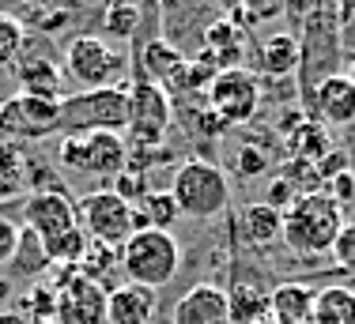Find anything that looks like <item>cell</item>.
<instances>
[{
	"label": "cell",
	"mask_w": 355,
	"mask_h": 324,
	"mask_svg": "<svg viewBox=\"0 0 355 324\" xmlns=\"http://www.w3.org/2000/svg\"><path fill=\"white\" fill-rule=\"evenodd\" d=\"M344 226V208L333 204L325 192H302L291 208L284 211V242L287 249L302 257H321L333 253V242Z\"/></svg>",
	"instance_id": "cell-1"
},
{
	"label": "cell",
	"mask_w": 355,
	"mask_h": 324,
	"mask_svg": "<svg viewBox=\"0 0 355 324\" xmlns=\"http://www.w3.org/2000/svg\"><path fill=\"white\" fill-rule=\"evenodd\" d=\"M171 196L178 204V211L189 219H216L227 211L231 204V185L227 174L208 159H189L174 170L171 177Z\"/></svg>",
	"instance_id": "cell-2"
},
{
	"label": "cell",
	"mask_w": 355,
	"mask_h": 324,
	"mask_svg": "<svg viewBox=\"0 0 355 324\" xmlns=\"http://www.w3.org/2000/svg\"><path fill=\"white\" fill-rule=\"evenodd\" d=\"M178 268H182V245L166 230H137L121 245V271L129 276V283L159 291L178 276Z\"/></svg>",
	"instance_id": "cell-3"
},
{
	"label": "cell",
	"mask_w": 355,
	"mask_h": 324,
	"mask_svg": "<svg viewBox=\"0 0 355 324\" xmlns=\"http://www.w3.org/2000/svg\"><path fill=\"white\" fill-rule=\"evenodd\" d=\"M64 75L80 91H98V87H121L125 72H129V57L114 49L110 42L95 34H76L64 46Z\"/></svg>",
	"instance_id": "cell-4"
},
{
	"label": "cell",
	"mask_w": 355,
	"mask_h": 324,
	"mask_svg": "<svg viewBox=\"0 0 355 324\" xmlns=\"http://www.w3.org/2000/svg\"><path fill=\"white\" fill-rule=\"evenodd\" d=\"M125 125H129V83L76 91L61 98V132H125Z\"/></svg>",
	"instance_id": "cell-5"
},
{
	"label": "cell",
	"mask_w": 355,
	"mask_h": 324,
	"mask_svg": "<svg viewBox=\"0 0 355 324\" xmlns=\"http://www.w3.org/2000/svg\"><path fill=\"white\" fill-rule=\"evenodd\" d=\"M57 162L76 174L114 181L129 166V143L121 132H64V140L57 143Z\"/></svg>",
	"instance_id": "cell-6"
},
{
	"label": "cell",
	"mask_w": 355,
	"mask_h": 324,
	"mask_svg": "<svg viewBox=\"0 0 355 324\" xmlns=\"http://www.w3.org/2000/svg\"><path fill=\"white\" fill-rule=\"evenodd\" d=\"M76 223H80V230L91 242L121 249L137 234V208L125 204L114 189H98V192H87L76 204Z\"/></svg>",
	"instance_id": "cell-7"
},
{
	"label": "cell",
	"mask_w": 355,
	"mask_h": 324,
	"mask_svg": "<svg viewBox=\"0 0 355 324\" xmlns=\"http://www.w3.org/2000/svg\"><path fill=\"white\" fill-rule=\"evenodd\" d=\"M171 117H174L171 95L159 83L137 75L129 83V125H125L129 140L140 143V147H159L166 129H171Z\"/></svg>",
	"instance_id": "cell-8"
},
{
	"label": "cell",
	"mask_w": 355,
	"mask_h": 324,
	"mask_svg": "<svg viewBox=\"0 0 355 324\" xmlns=\"http://www.w3.org/2000/svg\"><path fill=\"white\" fill-rule=\"evenodd\" d=\"M261 106V80L250 68H223L208 83V109L223 125H246Z\"/></svg>",
	"instance_id": "cell-9"
},
{
	"label": "cell",
	"mask_w": 355,
	"mask_h": 324,
	"mask_svg": "<svg viewBox=\"0 0 355 324\" xmlns=\"http://www.w3.org/2000/svg\"><path fill=\"white\" fill-rule=\"evenodd\" d=\"M0 132L27 136V140H46V136L61 132V102L15 91L12 98L0 102Z\"/></svg>",
	"instance_id": "cell-10"
},
{
	"label": "cell",
	"mask_w": 355,
	"mask_h": 324,
	"mask_svg": "<svg viewBox=\"0 0 355 324\" xmlns=\"http://www.w3.org/2000/svg\"><path fill=\"white\" fill-rule=\"evenodd\" d=\"M57 324H106V287L87 276H72L57 287Z\"/></svg>",
	"instance_id": "cell-11"
},
{
	"label": "cell",
	"mask_w": 355,
	"mask_h": 324,
	"mask_svg": "<svg viewBox=\"0 0 355 324\" xmlns=\"http://www.w3.org/2000/svg\"><path fill=\"white\" fill-rule=\"evenodd\" d=\"M23 215H27V230H35L42 242H53V237L76 230V204L69 200V192H31L23 200Z\"/></svg>",
	"instance_id": "cell-12"
},
{
	"label": "cell",
	"mask_w": 355,
	"mask_h": 324,
	"mask_svg": "<svg viewBox=\"0 0 355 324\" xmlns=\"http://www.w3.org/2000/svg\"><path fill=\"white\" fill-rule=\"evenodd\" d=\"M12 75H15V83H19V91H27V95L61 102L64 68L57 64V57L49 53V49H42V53H31V49L23 46L19 61L12 64Z\"/></svg>",
	"instance_id": "cell-13"
},
{
	"label": "cell",
	"mask_w": 355,
	"mask_h": 324,
	"mask_svg": "<svg viewBox=\"0 0 355 324\" xmlns=\"http://www.w3.org/2000/svg\"><path fill=\"white\" fill-rule=\"evenodd\" d=\"M171 324H231V305L227 291L216 283H197L189 287L174 305Z\"/></svg>",
	"instance_id": "cell-14"
},
{
	"label": "cell",
	"mask_w": 355,
	"mask_h": 324,
	"mask_svg": "<svg viewBox=\"0 0 355 324\" xmlns=\"http://www.w3.org/2000/svg\"><path fill=\"white\" fill-rule=\"evenodd\" d=\"M314 114L325 121V129H348L355 121V83L352 75H325L314 87Z\"/></svg>",
	"instance_id": "cell-15"
},
{
	"label": "cell",
	"mask_w": 355,
	"mask_h": 324,
	"mask_svg": "<svg viewBox=\"0 0 355 324\" xmlns=\"http://www.w3.org/2000/svg\"><path fill=\"white\" fill-rule=\"evenodd\" d=\"M231 234L239 237L242 245H250V249H268V245H276L284 237V211L268 208L265 200L246 204V208L239 211V219L231 223Z\"/></svg>",
	"instance_id": "cell-16"
},
{
	"label": "cell",
	"mask_w": 355,
	"mask_h": 324,
	"mask_svg": "<svg viewBox=\"0 0 355 324\" xmlns=\"http://www.w3.org/2000/svg\"><path fill=\"white\" fill-rule=\"evenodd\" d=\"M155 305H159V294L151 287L125 279L121 287L106 291V324H151Z\"/></svg>",
	"instance_id": "cell-17"
},
{
	"label": "cell",
	"mask_w": 355,
	"mask_h": 324,
	"mask_svg": "<svg viewBox=\"0 0 355 324\" xmlns=\"http://www.w3.org/2000/svg\"><path fill=\"white\" fill-rule=\"evenodd\" d=\"M314 298L306 283H280L268 291V317L276 324H310L314 317Z\"/></svg>",
	"instance_id": "cell-18"
},
{
	"label": "cell",
	"mask_w": 355,
	"mask_h": 324,
	"mask_svg": "<svg viewBox=\"0 0 355 324\" xmlns=\"http://www.w3.org/2000/svg\"><path fill=\"white\" fill-rule=\"evenodd\" d=\"M182 64H185L182 49H178L174 42H166V38H151L148 46L140 49V75H144V80H151V83H159L163 91L174 87Z\"/></svg>",
	"instance_id": "cell-19"
},
{
	"label": "cell",
	"mask_w": 355,
	"mask_h": 324,
	"mask_svg": "<svg viewBox=\"0 0 355 324\" xmlns=\"http://www.w3.org/2000/svg\"><path fill=\"white\" fill-rule=\"evenodd\" d=\"M227 305H231V324H261L268 317V291L257 287V279H246L234 268V283L227 291Z\"/></svg>",
	"instance_id": "cell-20"
},
{
	"label": "cell",
	"mask_w": 355,
	"mask_h": 324,
	"mask_svg": "<svg viewBox=\"0 0 355 324\" xmlns=\"http://www.w3.org/2000/svg\"><path fill=\"white\" fill-rule=\"evenodd\" d=\"M205 57L219 68V72H223V68H242V57H246V34L234 27V23L216 19L212 27L205 30Z\"/></svg>",
	"instance_id": "cell-21"
},
{
	"label": "cell",
	"mask_w": 355,
	"mask_h": 324,
	"mask_svg": "<svg viewBox=\"0 0 355 324\" xmlns=\"http://www.w3.org/2000/svg\"><path fill=\"white\" fill-rule=\"evenodd\" d=\"M31 192V155L19 143L0 140V200Z\"/></svg>",
	"instance_id": "cell-22"
},
{
	"label": "cell",
	"mask_w": 355,
	"mask_h": 324,
	"mask_svg": "<svg viewBox=\"0 0 355 324\" xmlns=\"http://www.w3.org/2000/svg\"><path fill=\"white\" fill-rule=\"evenodd\" d=\"M261 72L265 75H295L302 64V49H299V38L295 34H272V38L261 46Z\"/></svg>",
	"instance_id": "cell-23"
},
{
	"label": "cell",
	"mask_w": 355,
	"mask_h": 324,
	"mask_svg": "<svg viewBox=\"0 0 355 324\" xmlns=\"http://www.w3.org/2000/svg\"><path fill=\"white\" fill-rule=\"evenodd\" d=\"M178 219H182V211H178L171 189H151L137 204V230H166L171 234Z\"/></svg>",
	"instance_id": "cell-24"
},
{
	"label": "cell",
	"mask_w": 355,
	"mask_h": 324,
	"mask_svg": "<svg viewBox=\"0 0 355 324\" xmlns=\"http://www.w3.org/2000/svg\"><path fill=\"white\" fill-rule=\"evenodd\" d=\"M314 321H321V324H355V291H348V287H325V291H318Z\"/></svg>",
	"instance_id": "cell-25"
},
{
	"label": "cell",
	"mask_w": 355,
	"mask_h": 324,
	"mask_svg": "<svg viewBox=\"0 0 355 324\" xmlns=\"http://www.w3.org/2000/svg\"><path fill=\"white\" fill-rule=\"evenodd\" d=\"M8 268H12V276H42V271H49L46 242H42L35 230L19 226V245H15V257Z\"/></svg>",
	"instance_id": "cell-26"
},
{
	"label": "cell",
	"mask_w": 355,
	"mask_h": 324,
	"mask_svg": "<svg viewBox=\"0 0 355 324\" xmlns=\"http://www.w3.org/2000/svg\"><path fill=\"white\" fill-rule=\"evenodd\" d=\"M140 0H106L103 4V34L129 42L140 27Z\"/></svg>",
	"instance_id": "cell-27"
},
{
	"label": "cell",
	"mask_w": 355,
	"mask_h": 324,
	"mask_svg": "<svg viewBox=\"0 0 355 324\" xmlns=\"http://www.w3.org/2000/svg\"><path fill=\"white\" fill-rule=\"evenodd\" d=\"M23 46H27V27H23L15 15L0 12V68L12 72V64L19 61Z\"/></svg>",
	"instance_id": "cell-28"
},
{
	"label": "cell",
	"mask_w": 355,
	"mask_h": 324,
	"mask_svg": "<svg viewBox=\"0 0 355 324\" xmlns=\"http://www.w3.org/2000/svg\"><path fill=\"white\" fill-rule=\"evenodd\" d=\"M291 147H295V155H299L302 162H310V159H325L329 151V132H325V125H299V132L291 136Z\"/></svg>",
	"instance_id": "cell-29"
},
{
	"label": "cell",
	"mask_w": 355,
	"mask_h": 324,
	"mask_svg": "<svg viewBox=\"0 0 355 324\" xmlns=\"http://www.w3.org/2000/svg\"><path fill=\"white\" fill-rule=\"evenodd\" d=\"M117 260H121V249H110V245H103V242H91L87 253H83V260H80V276H87V279L98 283L103 276H114Z\"/></svg>",
	"instance_id": "cell-30"
},
{
	"label": "cell",
	"mask_w": 355,
	"mask_h": 324,
	"mask_svg": "<svg viewBox=\"0 0 355 324\" xmlns=\"http://www.w3.org/2000/svg\"><path fill=\"white\" fill-rule=\"evenodd\" d=\"M19 305H27V309H19L27 321H53V313H57V287L53 283L31 287L27 298H23Z\"/></svg>",
	"instance_id": "cell-31"
},
{
	"label": "cell",
	"mask_w": 355,
	"mask_h": 324,
	"mask_svg": "<svg viewBox=\"0 0 355 324\" xmlns=\"http://www.w3.org/2000/svg\"><path fill=\"white\" fill-rule=\"evenodd\" d=\"M114 192L121 196L125 204H132V208H137V204L144 200V196L151 192V189H148V174H137V170H129V166H125L121 174L114 177Z\"/></svg>",
	"instance_id": "cell-32"
},
{
	"label": "cell",
	"mask_w": 355,
	"mask_h": 324,
	"mask_svg": "<svg viewBox=\"0 0 355 324\" xmlns=\"http://www.w3.org/2000/svg\"><path fill=\"white\" fill-rule=\"evenodd\" d=\"M321 192H325L333 204H340V208H352V204H355V174H352V170H340L336 177H329Z\"/></svg>",
	"instance_id": "cell-33"
},
{
	"label": "cell",
	"mask_w": 355,
	"mask_h": 324,
	"mask_svg": "<svg viewBox=\"0 0 355 324\" xmlns=\"http://www.w3.org/2000/svg\"><path fill=\"white\" fill-rule=\"evenodd\" d=\"M268 166H272V155L261 151V147H250V143L239 151V159H234V170H239L242 177H257V174H265Z\"/></svg>",
	"instance_id": "cell-34"
},
{
	"label": "cell",
	"mask_w": 355,
	"mask_h": 324,
	"mask_svg": "<svg viewBox=\"0 0 355 324\" xmlns=\"http://www.w3.org/2000/svg\"><path fill=\"white\" fill-rule=\"evenodd\" d=\"M299 196H302V192H299V185H295V181H287V177L280 174L272 185H268V196H265V204H268V208H276V211H287L295 200H299Z\"/></svg>",
	"instance_id": "cell-35"
},
{
	"label": "cell",
	"mask_w": 355,
	"mask_h": 324,
	"mask_svg": "<svg viewBox=\"0 0 355 324\" xmlns=\"http://www.w3.org/2000/svg\"><path fill=\"white\" fill-rule=\"evenodd\" d=\"M333 257L344 271H355V223H344L333 242Z\"/></svg>",
	"instance_id": "cell-36"
},
{
	"label": "cell",
	"mask_w": 355,
	"mask_h": 324,
	"mask_svg": "<svg viewBox=\"0 0 355 324\" xmlns=\"http://www.w3.org/2000/svg\"><path fill=\"white\" fill-rule=\"evenodd\" d=\"M35 34H42V38H49V34H57V30H64L72 23V12H61V8H53L49 4V12H38L35 19Z\"/></svg>",
	"instance_id": "cell-37"
},
{
	"label": "cell",
	"mask_w": 355,
	"mask_h": 324,
	"mask_svg": "<svg viewBox=\"0 0 355 324\" xmlns=\"http://www.w3.org/2000/svg\"><path fill=\"white\" fill-rule=\"evenodd\" d=\"M15 245H19V226L8 215H0V264H12Z\"/></svg>",
	"instance_id": "cell-38"
},
{
	"label": "cell",
	"mask_w": 355,
	"mask_h": 324,
	"mask_svg": "<svg viewBox=\"0 0 355 324\" xmlns=\"http://www.w3.org/2000/svg\"><path fill=\"white\" fill-rule=\"evenodd\" d=\"M246 8L257 15V19H268V15H276L284 8V0H246Z\"/></svg>",
	"instance_id": "cell-39"
},
{
	"label": "cell",
	"mask_w": 355,
	"mask_h": 324,
	"mask_svg": "<svg viewBox=\"0 0 355 324\" xmlns=\"http://www.w3.org/2000/svg\"><path fill=\"white\" fill-rule=\"evenodd\" d=\"M87 4H98V0H53V8H61V12H80V8H87Z\"/></svg>",
	"instance_id": "cell-40"
},
{
	"label": "cell",
	"mask_w": 355,
	"mask_h": 324,
	"mask_svg": "<svg viewBox=\"0 0 355 324\" xmlns=\"http://www.w3.org/2000/svg\"><path fill=\"white\" fill-rule=\"evenodd\" d=\"M0 324H31L19 309H0Z\"/></svg>",
	"instance_id": "cell-41"
},
{
	"label": "cell",
	"mask_w": 355,
	"mask_h": 324,
	"mask_svg": "<svg viewBox=\"0 0 355 324\" xmlns=\"http://www.w3.org/2000/svg\"><path fill=\"white\" fill-rule=\"evenodd\" d=\"M287 8H291L295 15H302V12H314V0H284Z\"/></svg>",
	"instance_id": "cell-42"
},
{
	"label": "cell",
	"mask_w": 355,
	"mask_h": 324,
	"mask_svg": "<svg viewBox=\"0 0 355 324\" xmlns=\"http://www.w3.org/2000/svg\"><path fill=\"white\" fill-rule=\"evenodd\" d=\"M8 298H12V279H0V305H4Z\"/></svg>",
	"instance_id": "cell-43"
},
{
	"label": "cell",
	"mask_w": 355,
	"mask_h": 324,
	"mask_svg": "<svg viewBox=\"0 0 355 324\" xmlns=\"http://www.w3.org/2000/svg\"><path fill=\"white\" fill-rule=\"evenodd\" d=\"M23 4H31V8H46V4H53V0H23Z\"/></svg>",
	"instance_id": "cell-44"
},
{
	"label": "cell",
	"mask_w": 355,
	"mask_h": 324,
	"mask_svg": "<svg viewBox=\"0 0 355 324\" xmlns=\"http://www.w3.org/2000/svg\"><path fill=\"white\" fill-rule=\"evenodd\" d=\"M31 324H57V321H31Z\"/></svg>",
	"instance_id": "cell-45"
},
{
	"label": "cell",
	"mask_w": 355,
	"mask_h": 324,
	"mask_svg": "<svg viewBox=\"0 0 355 324\" xmlns=\"http://www.w3.org/2000/svg\"><path fill=\"white\" fill-rule=\"evenodd\" d=\"M261 324H276V321H272V317H265V321H261Z\"/></svg>",
	"instance_id": "cell-46"
}]
</instances>
